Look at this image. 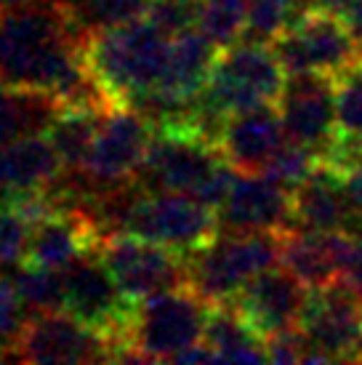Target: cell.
I'll return each mask as SVG.
<instances>
[{
	"label": "cell",
	"instance_id": "24",
	"mask_svg": "<svg viewBox=\"0 0 362 365\" xmlns=\"http://www.w3.org/2000/svg\"><path fill=\"white\" fill-rule=\"evenodd\" d=\"M11 283L16 288L27 314L64 309V280L59 269H46V267L24 262L14 272Z\"/></svg>",
	"mask_w": 362,
	"mask_h": 365
},
{
	"label": "cell",
	"instance_id": "14",
	"mask_svg": "<svg viewBox=\"0 0 362 365\" xmlns=\"http://www.w3.org/2000/svg\"><path fill=\"white\" fill-rule=\"evenodd\" d=\"M291 227H296L291 190L267 173H237L219 208V232H285Z\"/></svg>",
	"mask_w": 362,
	"mask_h": 365
},
{
	"label": "cell",
	"instance_id": "8",
	"mask_svg": "<svg viewBox=\"0 0 362 365\" xmlns=\"http://www.w3.org/2000/svg\"><path fill=\"white\" fill-rule=\"evenodd\" d=\"M9 360L19 363H101L118 360V341L78 320L67 309L32 312L21 325V334Z\"/></svg>",
	"mask_w": 362,
	"mask_h": 365
},
{
	"label": "cell",
	"instance_id": "22",
	"mask_svg": "<svg viewBox=\"0 0 362 365\" xmlns=\"http://www.w3.org/2000/svg\"><path fill=\"white\" fill-rule=\"evenodd\" d=\"M59 110L61 102L46 91L0 86V147L30 133H46Z\"/></svg>",
	"mask_w": 362,
	"mask_h": 365
},
{
	"label": "cell",
	"instance_id": "27",
	"mask_svg": "<svg viewBox=\"0 0 362 365\" xmlns=\"http://www.w3.org/2000/svg\"><path fill=\"white\" fill-rule=\"evenodd\" d=\"M336 136L362 139V61L336 81Z\"/></svg>",
	"mask_w": 362,
	"mask_h": 365
},
{
	"label": "cell",
	"instance_id": "34",
	"mask_svg": "<svg viewBox=\"0 0 362 365\" xmlns=\"http://www.w3.org/2000/svg\"><path fill=\"white\" fill-rule=\"evenodd\" d=\"M341 173H343V187H346L349 205H352V211L357 213V219L362 222V163Z\"/></svg>",
	"mask_w": 362,
	"mask_h": 365
},
{
	"label": "cell",
	"instance_id": "35",
	"mask_svg": "<svg viewBox=\"0 0 362 365\" xmlns=\"http://www.w3.org/2000/svg\"><path fill=\"white\" fill-rule=\"evenodd\" d=\"M343 280H346L349 285H354V288L362 294V245H360V251H357V256H354L352 267H349V272H346Z\"/></svg>",
	"mask_w": 362,
	"mask_h": 365
},
{
	"label": "cell",
	"instance_id": "21",
	"mask_svg": "<svg viewBox=\"0 0 362 365\" xmlns=\"http://www.w3.org/2000/svg\"><path fill=\"white\" fill-rule=\"evenodd\" d=\"M202 344L211 346L216 360H242V363L267 360L264 336L245 320V314L232 302H219L208 307Z\"/></svg>",
	"mask_w": 362,
	"mask_h": 365
},
{
	"label": "cell",
	"instance_id": "6",
	"mask_svg": "<svg viewBox=\"0 0 362 365\" xmlns=\"http://www.w3.org/2000/svg\"><path fill=\"white\" fill-rule=\"evenodd\" d=\"M123 232L190 256L219 235V213L190 195L144 192L136 187L123 219Z\"/></svg>",
	"mask_w": 362,
	"mask_h": 365
},
{
	"label": "cell",
	"instance_id": "33",
	"mask_svg": "<svg viewBox=\"0 0 362 365\" xmlns=\"http://www.w3.org/2000/svg\"><path fill=\"white\" fill-rule=\"evenodd\" d=\"M309 9L322 11L336 21H341L362 43V0H309Z\"/></svg>",
	"mask_w": 362,
	"mask_h": 365
},
{
	"label": "cell",
	"instance_id": "23",
	"mask_svg": "<svg viewBox=\"0 0 362 365\" xmlns=\"http://www.w3.org/2000/svg\"><path fill=\"white\" fill-rule=\"evenodd\" d=\"M107 112L90 110V107H64L51 120L46 136L51 139L53 150L59 153L64 171H83V163L90 153V144L96 139L101 118Z\"/></svg>",
	"mask_w": 362,
	"mask_h": 365
},
{
	"label": "cell",
	"instance_id": "10",
	"mask_svg": "<svg viewBox=\"0 0 362 365\" xmlns=\"http://www.w3.org/2000/svg\"><path fill=\"white\" fill-rule=\"evenodd\" d=\"M301 331L312 344V363H362V294L346 280L309 288Z\"/></svg>",
	"mask_w": 362,
	"mask_h": 365
},
{
	"label": "cell",
	"instance_id": "16",
	"mask_svg": "<svg viewBox=\"0 0 362 365\" xmlns=\"http://www.w3.org/2000/svg\"><path fill=\"white\" fill-rule=\"evenodd\" d=\"M357 251H360V240L349 232L291 227L282 232L280 264L309 288H320L346 277Z\"/></svg>",
	"mask_w": 362,
	"mask_h": 365
},
{
	"label": "cell",
	"instance_id": "9",
	"mask_svg": "<svg viewBox=\"0 0 362 365\" xmlns=\"http://www.w3.org/2000/svg\"><path fill=\"white\" fill-rule=\"evenodd\" d=\"M96 254L110 267L112 277L128 302L190 285L187 256L128 232H112L99 243Z\"/></svg>",
	"mask_w": 362,
	"mask_h": 365
},
{
	"label": "cell",
	"instance_id": "1",
	"mask_svg": "<svg viewBox=\"0 0 362 365\" xmlns=\"http://www.w3.org/2000/svg\"><path fill=\"white\" fill-rule=\"evenodd\" d=\"M285 78L288 72L269 43L240 41L229 48H222L202 91L197 93L190 131L202 136L205 142L219 144L227 118L277 104L285 88Z\"/></svg>",
	"mask_w": 362,
	"mask_h": 365
},
{
	"label": "cell",
	"instance_id": "32",
	"mask_svg": "<svg viewBox=\"0 0 362 365\" xmlns=\"http://www.w3.org/2000/svg\"><path fill=\"white\" fill-rule=\"evenodd\" d=\"M264 344H267V360L269 363H312L314 349L306 334L301 331V325L267 336Z\"/></svg>",
	"mask_w": 362,
	"mask_h": 365
},
{
	"label": "cell",
	"instance_id": "7",
	"mask_svg": "<svg viewBox=\"0 0 362 365\" xmlns=\"http://www.w3.org/2000/svg\"><path fill=\"white\" fill-rule=\"evenodd\" d=\"M288 75L296 72H320L338 81L362 61V43L341 21L306 9L269 43Z\"/></svg>",
	"mask_w": 362,
	"mask_h": 365
},
{
	"label": "cell",
	"instance_id": "28",
	"mask_svg": "<svg viewBox=\"0 0 362 365\" xmlns=\"http://www.w3.org/2000/svg\"><path fill=\"white\" fill-rule=\"evenodd\" d=\"M317 163H320V153H314L312 147H306V144H299L288 139V142L280 147V153L274 155L269 165L264 168V173L293 192V190L314 171Z\"/></svg>",
	"mask_w": 362,
	"mask_h": 365
},
{
	"label": "cell",
	"instance_id": "11",
	"mask_svg": "<svg viewBox=\"0 0 362 365\" xmlns=\"http://www.w3.org/2000/svg\"><path fill=\"white\" fill-rule=\"evenodd\" d=\"M152 133L155 125L133 107H115L107 112L81 171L90 190L104 192L131 184Z\"/></svg>",
	"mask_w": 362,
	"mask_h": 365
},
{
	"label": "cell",
	"instance_id": "31",
	"mask_svg": "<svg viewBox=\"0 0 362 365\" xmlns=\"http://www.w3.org/2000/svg\"><path fill=\"white\" fill-rule=\"evenodd\" d=\"M24 320H27V309L21 304L16 288L11 280L0 277V360H9Z\"/></svg>",
	"mask_w": 362,
	"mask_h": 365
},
{
	"label": "cell",
	"instance_id": "36",
	"mask_svg": "<svg viewBox=\"0 0 362 365\" xmlns=\"http://www.w3.org/2000/svg\"><path fill=\"white\" fill-rule=\"evenodd\" d=\"M0 208H11V195L3 182V168H0Z\"/></svg>",
	"mask_w": 362,
	"mask_h": 365
},
{
	"label": "cell",
	"instance_id": "30",
	"mask_svg": "<svg viewBox=\"0 0 362 365\" xmlns=\"http://www.w3.org/2000/svg\"><path fill=\"white\" fill-rule=\"evenodd\" d=\"M200 0H147V16L168 38L197 27Z\"/></svg>",
	"mask_w": 362,
	"mask_h": 365
},
{
	"label": "cell",
	"instance_id": "3",
	"mask_svg": "<svg viewBox=\"0 0 362 365\" xmlns=\"http://www.w3.org/2000/svg\"><path fill=\"white\" fill-rule=\"evenodd\" d=\"M171 38L150 19L99 30L83 41V59L90 75L118 107L128 104L162 78Z\"/></svg>",
	"mask_w": 362,
	"mask_h": 365
},
{
	"label": "cell",
	"instance_id": "29",
	"mask_svg": "<svg viewBox=\"0 0 362 365\" xmlns=\"http://www.w3.org/2000/svg\"><path fill=\"white\" fill-rule=\"evenodd\" d=\"M32 222L16 208H0V272L14 269L27 259Z\"/></svg>",
	"mask_w": 362,
	"mask_h": 365
},
{
	"label": "cell",
	"instance_id": "17",
	"mask_svg": "<svg viewBox=\"0 0 362 365\" xmlns=\"http://www.w3.org/2000/svg\"><path fill=\"white\" fill-rule=\"evenodd\" d=\"M291 197L296 227L322 232H349L354 237L362 235V222L346 197L343 173L333 163L320 158L314 171L293 190Z\"/></svg>",
	"mask_w": 362,
	"mask_h": 365
},
{
	"label": "cell",
	"instance_id": "13",
	"mask_svg": "<svg viewBox=\"0 0 362 365\" xmlns=\"http://www.w3.org/2000/svg\"><path fill=\"white\" fill-rule=\"evenodd\" d=\"M282 128L291 142L306 144L320 158L336 142V81L320 72H296L285 78L277 99Z\"/></svg>",
	"mask_w": 362,
	"mask_h": 365
},
{
	"label": "cell",
	"instance_id": "37",
	"mask_svg": "<svg viewBox=\"0 0 362 365\" xmlns=\"http://www.w3.org/2000/svg\"><path fill=\"white\" fill-rule=\"evenodd\" d=\"M357 240H360V245H362V235H360V237H357Z\"/></svg>",
	"mask_w": 362,
	"mask_h": 365
},
{
	"label": "cell",
	"instance_id": "4",
	"mask_svg": "<svg viewBox=\"0 0 362 365\" xmlns=\"http://www.w3.org/2000/svg\"><path fill=\"white\" fill-rule=\"evenodd\" d=\"M208 307L192 285L136 302L120 334L118 360H179V355L202 341Z\"/></svg>",
	"mask_w": 362,
	"mask_h": 365
},
{
	"label": "cell",
	"instance_id": "25",
	"mask_svg": "<svg viewBox=\"0 0 362 365\" xmlns=\"http://www.w3.org/2000/svg\"><path fill=\"white\" fill-rule=\"evenodd\" d=\"M251 0H200L197 30L222 51L242 41Z\"/></svg>",
	"mask_w": 362,
	"mask_h": 365
},
{
	"label": "cell",
	"instance_id": "19",
	"mask_svg": "<svg viewBox=\"0 0 362 365\" xmlns=\"http://www.w3.org/2000/svg\"><path fill=\"white\" fill-rule=\"evenodd\" d=\"M0 168L3 182L11 195V208L19 203V197L30 192L48 190L64 171L59 153L46 133H30L0 147Z\"/></svg>",
	"mask_w": 362,
	"mask_h": 365
},
{
	"label": "cell",
	"instance_id": "2",
	"mask_svg": "<svg viewBox=\"0 0 362 365\" xmlns=\"http://www.w3.org/2000/svg\"><path fill=\"white\" fill-rule=\"evenodd\" d=\"M237 171L216 144L190 128H155L133 184L144 192L190 195L219 213Z\"/></svg>",
	"mask_w": 362,
	"mask_h": 365
},
{
	"label": "cell",
	"instance_id": "5",
	"mask_svg": "<svg viewBox=\"0 0 362 365\" xmlns=\"http://www.w3.org/2000/svg\"><path fill=\"white\" fill-rule=\"evenodd\" d=\"M282 232H219L208 245L187 256L190 285L208 302H232L256 274L280 264Z\"/></svg>",
	"mask_w": 362,
	"mask_h": 365
},
{
	"label": "cell",
	"instance_id": "18",
	"mask_svg": "<svg viewBox=\"0 0 362 365\" xmlns=\"http://www.w3.org/2000/svg\"><path fill=\"white\" fill-rule=\"evenodd\" d=\"M288 142L274 104L229 115L219 136V150L237 173H264L272 158Z\"/></svg>",
	"mask_w": 362,
	"mask_h": 365
},
{
	"label": "cell",
	"instance_id": "20",
	"mask_svg": "<svg viewBox=\"0 0 362 365\" xmlns=\"http://www.w3.org/2000/svg\"><path fill=\"white\" fill-rule=\"evenodd\" d=\"M216 56H219V48L197 27L179 32L171 38L165 70H162L157 86L171 93L195 99L208 81L213 64H216Z\"/></svg>",
	"mask_w": 362,
	"mask_h": 365
},
{
	"label": "cell",
	"instance_id": "12",
	"mask_svg": "<svg viewBox=\"0 0 362 365\" xmlns=\"http://www.w3.org/2000/svg\"><path fill=\"white\" fill-rule=\"evenodd\" d=\"M61 280H64V309L83 323L93 325L101 334L112 336L118 341V355H120V334L131 314L133 302L123 296L110 267L101 262L96 251H88L61 269Z\"/></svg>",
	"mask_w": 362,
	"mask_h": 365
},
{
	"label": "cell",
	"instance_id": "26",
	"mask_svg": "<svg viewBox=\"0 0 362 365\" xmlns=\"http://www.w3.org/2000/svg\"><path fill=\"white\" fill-rule=\"evenodd\" d=\"M309 9V0H251L242 41L272 43Z\"/></svg>",
	"mask_w": 362,
	"mask_h": 365
},
{
	"label": "cell",
	"instance_id": "15",
	"mask_svg": "<svg viewBox=\"0 0 362 365\" xmlns=\"http://www.w3.org/2000/svg\"><path fill=\"white\" fill-rule=\"evenodd\" d=\"M309 302V285L299 280L285 267H269L262 274L242 285V291L232 304L237 307L245 320L267 339L301 323L304 307Z\"/></svg>",
	"mask_w": 362,
	"mask_h": 365
}]
</instances>
